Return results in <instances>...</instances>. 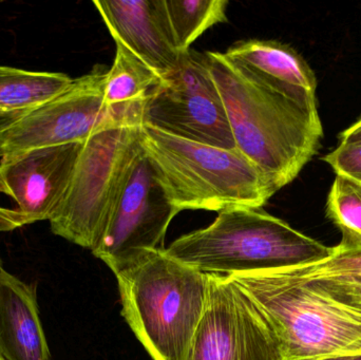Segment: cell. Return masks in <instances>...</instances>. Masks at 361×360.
Returning <instances> with one entry per match:
<instances>
[{
    "label": "cell",
    "mask_w": 361,
    "mask_h": 360,
    "mask_svg": "<svg viewBox=\"0 0 361 360\" xmlns=\"http://www.w3.org/2000/svg\"><path fill=\"white\" fill-rule=\"evenodd\" d=\"M141 146L167 198L179 211L263 207L277 194L264 173L237 148L176 137L147 124Z\"/></svg>",
    "instance_id": "obj_4"
},
{
    "label": "cell",
    "mask_w": 361,
    "mask_h": 360,
    "mask_svg": "<svg viewBox=\"0 0 361 360\" xmlns=\"http://www.w3.org/2000/svg\"><path fill=\"white\" fill-rule=\"evenodd\" d=\"M23 114H4L0 113V132L4 131L8 125L12 124L17 118H20Z\"/></svg>",
    "instance_id": "obj_23"
},
{
    "label": "cell",
    "mask_w": 361,
    "mask_h": 360,
    "mask_svg": "<svg viewBox=\"0 0 361 360\" xmlns=\"http://www.w3.org/2000/svg\"><path fill=\"white\" fill-rule=\"evenodd\" d=\"M143 124L176 137L225 149L235 144L205 53H183L177 71L163 78L148 99Z\"/></svg>",
    "instance_id": "obj_7"
},
{
    "label": "cell",
    "mask_w": 361,
    "mask_h": 360,
    "mask_svg": "<svg viewBox=\"0 0 361 360\" xmlns=\"http://www.w3.org/2000/svg\"><path fill=\"white\" fill-rule=\"evenodd\" d=\"M326 215L341 230V243L361 244V184L336 175L329 192Z\"/></svg>",
    "instance_id": "obj_18"
},
{
    "label": "cell",
    "mask_w": 361,
    "mask_h": 360,
    "mask_svg": "<svg viewBox=\"0 0 361 360\" xmlns=\"http://www.w3.org/2000/svg\"><path fill=\"white\" fill-rule=\"evenodd\" d=\"M23 226H25L23 220L14 209H8L0 205V234L13 232ZM1 263V259H0V264Z\"/></svg>",
    "instance_id": "obj_21"
},
{
    "label": "cell",
    "mask_w": 361,
    "mask_h": 360,
    "mask_svg": "<svg viewBox=\"0 0 361 360\" xmlns=\"http://www.w3.org/2000/svg\"><path fill=\"white\" fill-rule=\"evenodd\" d=\"M275 332L286 360L361 354V312L335 302L292 268L227 276Z\"/></svg>",
    "instance_id": "obj_5"
},
{
    "label": "cell",
    "mask_w": 361,
    "mask_h": 360,
    "mask_svg": "<svg viewBox=\"0 0 361 360\" xmlns=\"http://www.w3.org/2000/svg\"><path fill=\"white\" fill-rule=\"evenodd\" d=\"M235 148L277 192L292 183L324 137L316 95L294 94L261 80L222 52H206Z\"/></svg>",
    "instance_id": "obj_1"
},
{
    "label": "cell",
    "mask_w": 361,
    "mask_h": 360,
    "mask_svg": "<svg viewBox=\"0 0 361 360\" xmlns=\"http://www.w3.org/2000/svg\"><path fill=\"white\" fill-rule=\"evenodd\" d=\"M361 139V118L355 124L352 125L347 130L343 131L339 139Z\"/></svg>",
    "instance_id": "obj_22"
},
{
    "label": "cell",
    "mask_w": 361,
    "mask_h": 360,
    "mask_svg": "<svg viewBox=\"0 0 361 360\" xmlns=\"http://www.w3.org/2000/svg\"><path fill=\"white\" fill-rule=\"evenodd\" d=\"M261 80L294 94L316 95L313 69L292 46L276 40L235 42L224 53Z\"/></svg>",
    "instance_id": "obj_14"
},
{
    "label": "cell",
    "mask_w": 361,
    "mask_h": 360,
    "mask_svg": "<svg viewBox=\"0 0 361 360\" xmlns=\"http://www.w3.org/2000/svg\"><path fill=\"white\" fill-rule=\"evenodd\" d=\"M114 275L123 316L152 359L188 360L205 309L208 274L159 249Z\"/></svg>",
    "instance_id": "obj_2"
},
{
    "label": "cell",
    "mask_w": 361,
    "mask_h": 360,
    "mask_svg": "<svg viewBox=\"0 0 361 360\" xmlns=\"http://www.w3.org/2000/svg\"><path fill=\"white\" fill-rule=\"evenodd\" d=\"M141 126L108 125L82 142L71 183L51 218V232L92 251L118 205L142 150Z\"/></svg>",
    "instance_id": "obj_6"
},
{
    "label": "cell",
    "mask_w": 361,
    "mask_h": 360,
    "mask_svg": "<svg viewBox=\"0 0 361 360\" xmlns=\"http://www.w3.org/2000/svg\"><path fill=\"white\" fill-rule=\"evenodd\" d=\"M116 46L114 63L106 71L104 99L116 120L141 126L146 103L162 78L126 46Z\"/></svg>",
    "instance_id": "obj_15"
},
{
    "label": "cell",
    "mask_w": 361,
    "mask_h": 360,
    "mask_svg": "<svg viewBox=\"0 0 361 360\" xmlns=\"http://www.w3.org/2000/svg\"><path fill=\"white\" fill-rule=\"evenodd\" d=\"M169 25L180 53L210 27L227 21V0H165Z\"/></svg>",
    "instance_id": "obj_17"
},
{
    "label": "cell",
    "mask_w": 361,
    "mask_h": 360,
    "mask_svg": "<svg viewBox=\"0 0 361 360\" xmlns=\"http://www.w3.org/2000/svg\"><path fill=\"white\" fill-rule=\"evenodd\" d=\"M165 251L200 272L231 276L317 263L334 249L262 207H238L220 211L209 226L180 237Z\"/></svg>",
    "instance_id": "obj_3"
},
{
    "label": "cell",
    "mask_w": 361,
    "mask_h": 360,
    "mask_svg": "<svg viewBox=\"0 0 361 360\" xmlns=\"http://www.w3.org/2000/svg\"><path fill=\"white\" fill-rule=\"evenodd\" d=\"M106 71L95 67L73 78L56 97L8 125L0 132V159L51 146L82 143L116 120L104 99Z\"/></svg>",
    "instance_id": "obj_8"
},
{
    "label": "cell",
    "mask_w": 361,
    "mask_h": 360,
    "mask_svg": "<svg viewBox=\"0 0 361 360\" xmlns=\"http://www.w3.org/2000/svg\"><path fill=\"white\" fill-rule=\"evenodd\" d=\"M82 143L51 146L0 159V194L14 202L23 225L50 221L73 177Z\"/></svg>",
    "instance_id": "obj_11"
},
{
    "label": "cell",
    "mask_w": 361,
    "mask_h": 360,
    "mask_svg": "<svg viewBox=\"0 0 361 360\" xmlns=\"http://www.w3.org/2000/svg\"><path fill=\"white\" fill-rule=\"evenodd\" d=\"M305 360H361V354L341 355V356L322 357V359H305Z\"/></svg>",
    "instance_id": "obj_24"
},
{
    "label": "cell",
    "mask_w": 361,
    "mask_h": 360,
    "mask_svg": "<svg viewBox=\"0 0 361 360\" xmlns=\"http://www.w3.org/2000/svg\"><path fill=\"white\" fill-rule=\"evenodd\" d=\"M116 44L126 46L161 78L182 61L169 25L165 0L93 1Z\"/></svg>",
    "instance_id": "obj_12"
},
{
    "label": "cell",
    "mask_w": 361,
    "mask_h": 360,
    "mask_svg": "<svg viewBox=\"0 0 361 360\" xmlns=\"http://www.w3.org/2000/svg\"><path fill=\"white\" fill-rule=\"evenodd\" d=\"M72 80L59 72L0 66V113H27L63 92Z\"/></svg>",
    "instance_id": "obj_16"
},
{
    "label": "cell",
    "mask_w": 361,
    "mask_h": 360,
    "mask_svg": "<svg viewBox=\"0 0 361 360\" xmlns=\"http://www.w3.org/2000/svg\"><path fill=\"white\" fill-rule=\"evenodd\" d=\"M179 213L142 149L105 232L91 252L116 273L141 254L163 249L169 224Z\"/></svg>",
    "instance_id": "obj_10"
},
{
    "label": "cell",
    "mask_w": 361,
    "mask_h": 360,
    "mask_svg": "<svg viewBox=\"0 0 361 360\" xmlns=\"http://www.w3.org/2000/svg\"><path fill=\"white\" fill-rule=\"evenodd\" d=\"M333 249L328 259L294 268L305 276L361 283V244L341 242Z\"/></svg>",
    "instance_id": "obj_19"
},
{
    "label": "cell",
    "mask_w": 361,
    "mask_h": 360,
    "mask_svg": "<svg viewBox=\"0 0 361 360\" xmlns=\"http://www.w3.org/2000/svg\"><path fill=\"white\" fill-rule=\"evenodd\" d=\"M290 268L324 295L329 296L335 302H341L345 306L361 312V283L335 280V279L315 278V277L301 274L296 268Z\"/></svg>",
    "instance_id": "obj_20"
},
{
    "label": "cell",
    "mask_w": 361,
    "mask_h": 360,
    "mask_svg": "<svg viewBox=\"0 0 361 360\" xmlns=\"http://www.w3.org/2000/svg\"><path fill=\"white\" fill-rule=\"evenodd\" d=\"M0 360H2L1 359H0Z\"/></svg>",
    "instance_id": "obj_25"
},
{
    "label": "cell",
    "mask_w": 361,
    "mask_h": 360,
    "mask_svg": "<svg viewBox=\"0 0 361 360\" xmlns=\"http://www.w3.org/2000/svg\"><path fill=\"white\" fill-rule=\"evenodd\" d=\"M0 359L52 360L36 295L29 285L0 264Z\"/></svg>",
    "instance_id": "obj_13"
},
{
    "label": "cell",
    "mask_w": 361,
    "mask_h": 360,
    "mask_svg": "<svg viewBox=\"0 0 361 360\" xmlns=\"http://www.w3.org/2000/svg\"><path fill=\"white\" fill-rule=\"evenodd\" d=\"M188 360H286L252 300L229 277L208 274L205 309Z\"/></svg>",
    "instance_id": "obj_9"
}]
</instances>
